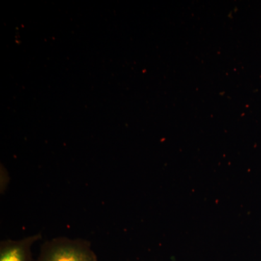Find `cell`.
<instances>
[{
    "label": "cell",
    "instance_id": "obj_1",
    "mask_svg": "<svg viewBox=\"0 0 261 261\" xmlns=\"http://www.w3.org/2000/svg\"><path fill=\"white\" fill-rule=\"evenodd\" d=\"M37 261H98L90 243L82 239L57 238L46 242Z\"/></svg>",
    "mask_w": 261,
    "mask_h": 261
},
{
    "label": "cell",
    "instance_id": "obj_2",
    "mask_svg": "<svg viewBox=\"0 0 261 261\" xmlns=\"http://www.w3.org/2000/svg\"><path fill=\"white\" fill-rule=\"evenodd\" d=\"M42 238L40 233L18 240H3L0 243V261H33L32 247Z\"/></svg>",
    "mask_w": 261,
    "mask_h": 261
}]
</instances>
